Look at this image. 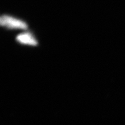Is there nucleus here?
<instances>
[{
    "mask_svg": "<svg viewBox=\"0 0 125 125\" xmlns=\"http://www.w3.org/2000/svg\"><path fill=\"white\" fill-rule=\"evenodd\" d=\"M0 23L2 27L12 30H26L28 26L23 20L12 16L4 15L0 18Z\"/></svg>",
    "mask_w": 125,
    "mask_h": 125,
    "instance_id": "nucleus-1",
    "label": "nucleus"
},
{
    "mask_svg": "<svg viewBox=\"0 0 125 125\" xmlns=\"http://www.w3.org/2000/svg\"><path fill=\"white\" fill-rule=\"evenodd\" d=\"M16 41L22 45L29 46H37L38 41L30 32H24L20 33L16 37Z\"/></svg>",
    "mask_w": 125,
    "mask_h": 125,
    "instance_id": "nucleus-2",
    "label": "nucleus"
}]
</instances>
